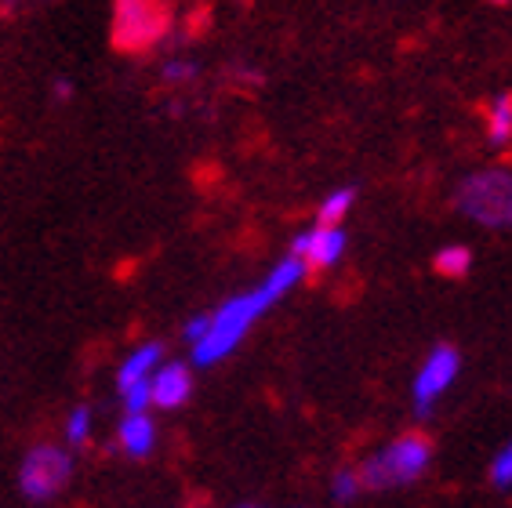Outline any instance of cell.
Listing matches in <instances>:
<instances>
[{"label": "cell", "instance_id": "9", "mask_svg": "<svg viewBox=\"0 0 512 508\" xmlns=\"http://www.w3.org/2000/svg\"><path fill=\"white\" fill-rule=\"evenodd\" d=\"M160 363H164V345L160 342H146L138 345V349H131L124 356V363L117 367V389L128 392L135 385H149V378L157 374Z\"/></svg>", "mask_w": 512, "mask_h": 508}, {"label": "cell", "instance_id": "17", "mask_svg": "<svg viewBox=\"0 0 512 508\" xmlns=\"http://www.w3.org/2000/svg\"><path fill=\"white\" fill-rule=\"evenodd\" d=\"M487 476H491V483L498 490H509L512 487V443L498 450V458L491 461V472H487Z\"/></svg>", "mask_w": 512, "mask_h": 508}, {"label": "cell", "instance_id": "10", "mask_svg": "<svg viewBox=\"0 0 512 508\" xmlns=\"http://www.w3.org/2000/svg\"><path fill=\"white\" fill-rule=\"evenodd\" d=\"M117 447L135 461L149 458L153 447H157V421H153V414H124L117 425Z\"/></svg>", "mask_w": 512, "mask_h": 508}, {"label": "cell", "instance_id": "15", "mask_svg": "<svg viewBox=\"0 0 512 508\" xmlns=\"http://www.w3.org/2000/svg\"><path fill=\"white\" fill-rule=\"evenodd\" d=\"M200 73V66L193 59H186V55H175V59H168L164 66H160V77H164V84H171V88H186V84H193Z\"/></svg>", "mask_w": 512, "mask_h": 508}, {"label": "cell", "instance_id": "14", "mask_svg": "<svg viewBox=\"0 0 512 508\" xmlns=\"http://www.w3.org/2000/svg\"><path fill=\"white\" fill-rule=\"evenodd\" d=\"M91 425H95V414H91V407H73V411L66 414V429H62V436H66L69 447H84V443L91 440Z\"/></svg>", "mask_w": 512, "mask_h": 508}, {"label": "cell", "instance_id": "20", "mask_svg": "<svg viewBox=\"0 0 512 508\" xmlns=\"http://www.w3.org/2000/svg\"><path fill=\"white\" fill-rule=\"evenodd\" d=\"M491 4H509V0H491Z\"/></svg>", "mask_w": 512, "mask_h": 508}, {"label": "cell", "instance_id": "4", "mask_svg": "<svg viewBox=\"0 0 512 508\" xmlns=\"http://www.w3.org/2000/svg\"><path fill=\"white\" fill-rule=\"evenodd\" d=\"M69 479H73V454L66 447H55V443L30 447L19 465V490L22 498L33 501V505L59 498L69 487Z\"/></svg>", "mask_w": 512, "mask_h": 508}, {"label": "cell", "instance_id": "12", "mask_svg": "<svg viewBox=\"0 0 512 508\" xmlns=\"http://www.w3.org/2000/svg\"><path fill=\"white\" fill-rule=\"evenodd\" d=\"M356 204V189L345 186V189H331V193L320 200V207H316V225H342L345 215L353 211Z\"/></svg>", "mask_w": 512, "mask_h": 508}, {"label": "cell", "instance_id": "18", "mask_svg": "<svg viewBox=\"0 0 512 508\" xmlns=\"http://www.w3.org/2000/svg\"><path fill=\"white\" fill-rule=\"evenodd\" d=\"M207 323H211V313H197L193 320H186V327H182V338L189 342V349H193V345H197L200 338L207 334Z\"/></svg>", "mask_w": 512, "mask_h": 508}, {"label": "cell", "instance_id": "8", "mask_svg": "<svg viewBox=\"0 0 512 508\" xmlns=\"http://www.w3.org/2000/svg\"><path fill=\"white\" fill-rule=\"evenodd\" d=\"M149 396H153V407L157 411H178L186 407V400L193 396V371L186 363L164 360L157 367V374L149 378Z\"/></svg>", "mask_w": 512, "mask_h": 508}, {"label": "cell", "instance_id": "6", "mask_svg": "<svg viewBox=\"0 0 512 508\" xmlns=\"http://www.w3.org/2000/svg\"><path fill=\"white\" fill-rule=\"evenodd\" d=\"M458 371H462V352L454 349V345H433L429 356L422 360V367H418V374H414V381H411L414 411L422 414V418L425 414H433V407L440 403V396L454 385Z\"/></svg>", "mask_w": 512, "mask_h": 508}, {"label": "cell", "instance_id": "13", "mask_svg": "<svg viewBox=\"0 0 512 508\" xmlns=\"http://www.w3.org/2000/svg\"><path fill=\"white\" fill-rule=\"evenodd\" d=\"M433 269L440 276H447V280H462V276L473 269V251H469V247H462V244L440 247V251H436V258H433Z\"/></svg>", "mask_w": 512, "mask_h": 508}, {"label": "cell", "instance_id": "2", "mask_svg": "<svg viewBox=\"0 0 512 508\" xmlns=\"http://www.w3.org/2000/svg\"><path fill=\"white\" fill-rule=\"evenodd\" d=\"M429 465H433V443H429V436L404 432V436L389 440L385 447H378L375 454H367L356 465V472H360L364 490H393L418 483Z\"/></svg>", "mask_w": 512, "mask_h": 508}, {"label": "cell", "instance_id": "3", "mask_svg": "<svg viewBox=\"0 0 512 508\" xmlns=\"http://www.w3.org/2000/svg\"><path fill=\"white\" fill-rule=\"evenodd\" d=\"M458 211L487 229H512V167H483L462 178Z\"/></svg>", "mask_w": 512, "mask_h": 508}, {"label": "cell", "instance_id": "16", "mask_svg": "<svg viewBox=\"0 0 512 508\" xmlns=\"http://www.w3.org/2000/svg\"><path fill=\"white\" fill-rule=\"evenodd\" d=\"M364 494V483H360V472L356 469H338L335 476H331V498L338 501V505H349V501H356Z\"/></svg>", "mask_w": 512, "mask_h": 508}, {"label": "cell", "instance_id": "5", "mask_svg": "<svg viewBox=\"0 0 512 508\" xmlns=\"http://www.w3.org/2000/svg\"><path fill=\"white\" fill-rule=\"evenodd\" d=\"M168 33L164 0H117L113 8V40L120 48H149Z\"/></svg>", "mask_w": 512, "mask_h": 508}, {"label": "cell", "instance_id": "1", "mask_svg": "<svg viewBox=\"0 0 512 508\" xmlns=\"http://www.w3.org/2000/svg\"><path fill=\"white\" fill-rule=\"evenodd\" d=\"M302 276H306V265L298 262L295 254H287V258H280L251 291L226 298V302L211 313L207 334L193 345V363H197V367H215V363H222L226 356H233V352L240 349V342L247 338V331H251L273 305L284 302L287 294L298 287Z\"/></svg>", "mask_w": 512, "mask_h": 508}, {"label": "cell", "instance_id": "21", "mask_svg": "<svg viewBox=\"0 0 512 508\" xmlns=\"http://www.w3.org/2000/svg\"><path fill=\"white\" fill-rule=\"evenodd\" d=\"M240 508H258V505H240Z\"/></svg>", "mask_w": 512, "mask_h": 508}, {"label": "cell", "instance_id": "11", "mask_svg": "<svg viewBox=\"0 0 512 508\" xmlns=\"http://www.w3.org/2000/svg\"><path fill=\"white\" fill-rule=\"evenodd\" d=\"M487 138H491L494 146L512 142V91L498 95L491 106H487Z\"/></svg>", "mask_w": 512, "mask_h": 508}, {"label": "cell", "instance_id": "7", "mask_svg": "<svg viewBox=\"0 0 512 508\" xmlns=\"http://www.w3.org/2000/svg\"><path fill=\"white\" fill-rule=\"evenodd\" d=\"M345 247H349V236L342 225H313V229L295 233L287 254H295L298 262L306 265V273H324L342 262Z\"/></svg>", "mask_w": 512, "mask_h": 508}, {"label": "cell", "instance_id": "19", "mask_svg": "<svg viewBox=\"0 0 512 508\" xmlns=\"http://www.w3.org/2000/svg\"><path fill=\"white\" fill-rule=\"evenodd\" d=\"M51 95L62 98V102H66V98L73 95V84H69L66 77H59V80H55V84H51Z\"/></svg>", "mask_w": 512, "mask_h": 508}]
</instances>
